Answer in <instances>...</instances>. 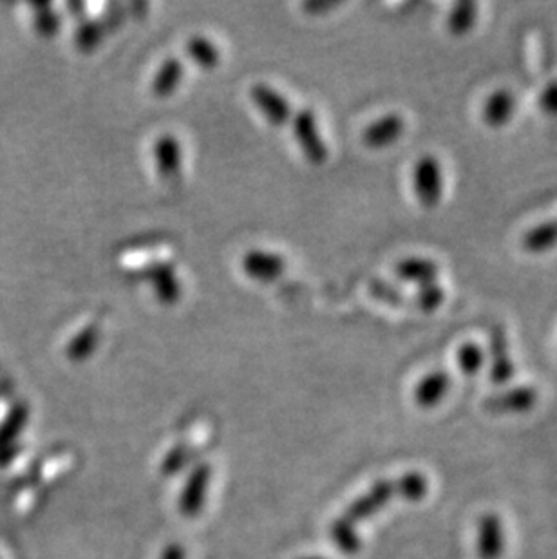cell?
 <instances>
[{"label": "cell", "instance_id": "obj_28", "mask_svg": "<svg viewBox=\"0 0 557 559\" xmlns=\"http://www.w3.org/2000/svg\"><path fill=\"white\" fill-rule=\"evenodd\" d=\"M190 453L185 449V447H176V449H172L169 455L165 456V460H163V473L165 474H174L181 471L185 464L189 462Z\"/></svg>", "mask_w": 557, "mask_h": 559}, {"label": "cell", "instance_id": "obj_33", "mask_svg": "<svg viewBox=\"0 0 557 559\" xmlns=\"http://www.w3.org/2000/svg\"><path fill=\"white\" fill-rule=\"evenodd\" d=\"M301 559H326V558H322V556H304V558Z\"/></svg>", "mask_w": 557, "mask_h": 559}, {"label": "cell", "instance_id": "obj_3", "mask_svg": "<svg viewBox=\"0 0 557 559\" xmlns=\"http://www.w3.org/2000/svg\"><path fill=\"white\" fill-rule=\"evenodd\" d=\"M293 134L299 143L304 158L312 165H322L328 160V145L322 138L319 125L312 109H303L293 116Z\"/></svg>", "mask_w": 557, "mask_h": 559}, {"label": "cell", "instance_id": "obj_32", "mask_svg": "<svg viewBox=\"0 0 557 559\" xmlns=\"http://www.w3.org/2000/svg\"><path fill=\"white\" fill-rule=\"evenodd\" d=\"M69 10L73 13V17L82 20L84 22L85 6L82 2H75V4H69Z\"/></svg>", "mask_w": 557, "mask_h": 559}, {"label": "cell", "instance_id": "obj_24", "mask_svg": "<svg viewBox=\"0 0 557 559\" xmlns=\"http://www.w3.org/2000/svg\"><path fill=\"white\" fill-rule=\"evenodd\" d=\"M105 35V28L96 20H84L76 31V46L82 51H93L100 46Z\"/></svg>", "mask_w": 557, "mask_h": 559}, {"label": "cell", "instance_id": "obj_16", "mask_svg": "<svg viewBox=\"0 0 557 559\" xmlns=\"http://www.w3.org/2000/svg\"><path fill=\"white\" fill-rule=\"evenodd\" d=\"M183 75L185 67L180 58H167L152 80V93L158 98L174 95L183 82Z\"/></svg>", "mask_w": 557, "mask_h": 559}, {"label": "cell", "instance_id": "obj_29", "mask_svg": "<svg viewBox=\"0 0 557 559\" xmlns=\"http://www.w3.org/2000/svg\"><path fill=\"white\" fill-rule=\"evenodd\" d=\"M539 109L547 116L557 118V78L548 82L539 95Z\"/></svg>", "mask_w": 557, "mask_h": 559}, {"label": "cell", "instance_id": "obj_10", "mask_svg": "<svg viewBox=\"0 0 557 559\" xmlns=\"http://www.w3.org/2000/svg\"><path fill=\"white\" fill-rule=\"evenodd\" d=\"M243 272L250 279L259 283H274L286 270V261L283 256L266 252V250H250L241 261Z\"/></svg>", "mask_w": 557, "mask_h": 559}, {"label": "cell", "instance_id": "obj_14", "mask_svg": "<svg viewBox=\"0 0 557 559\" xmlns=\"http://www.w3.org/2000/svg\"><path fill=\"white\" fill-rule=\"evenodd\" d=\"M489 355H491V370L489 379L496 386L507 384L514 377V362L510 359L509 341L503 330L491 333V344H489Z\"/></svg>", "mask_w": 557, "mask_h": 559}, {"label": "cell", "instance_id": "obj_15", "mask_svg": "<svg viewBox=\"0 0 557 559\" xmlns=\"http://www.w3.org/2000/svg\"><path fill=\"white\" fill-rule=\"evenodd\" d=\"M397 277L400 281H406L411 285L425 286L431 283H438V275H440V266L435 261L427 259V257H406L398 263Z\"/></svg>", "mask_w": 557, "mask_h": 559}, {"label": "cell", "instance_id": "obj_2", "mask_svg": "<svg viewBox=\"0 0 557 559\" xmlns=\"http://www.w3.org/2000/svg\"><path fill=\"white\" fill-rule=\"evenodd\" d=\"M397 498L402 500V489L398 480H380L371 485L366 493L360 494L357 500H353L340 518L357 527V523L373 518L377 512L386 509V505Z\"/></svg>", "mask_w": 557, "mask_h": 559}, {"label": "cell", "instance_id": "obj_26", "mask_svg": "<svg viewBox=\"0 0 557 559\" xmlns=\"http://www.w3.org/2000/svg\"><path fill=\"white\" fill-rule=\"evenodd\" d=\"M369 292L373 294L375 299L382 301V303L389 304V306H400L404 304V295L398 292L397 288L384 283V281H373L369 285Z\"/></svg>", "mask_w": 557, "mask_h": 559}, {"label": "cell", "instance_id": "obj_25", "mask_svg": "<svg viewBox=\"0 0 557 559\" xmlns=\"http://www.w3.org/2000/svg\"><path fill=\"white\" fill-rule=\"evenodd\" d=\"M445 292L442 286L438 283H431V285L418 286L415 295V304L418 310L424 313H433L444 304Z\"/></svg>", "mask_w": 557, "mask_h": 559}, {"label": "cell", "instance_id": "obj_12", "mask_svg": "<svg viewBox=\"0 0 557 559\" xmlns=\"http://www.w3.org/2000/svg\"><path fill=\"white\" fill-rule=\"evenodd\" d=\"M451 375L445 370L429 371L422 379L418 380L415 386L416 406L422 409H433L447 397L449 389H451Z\"/></svg>", "mask_w": 557, "mask_h": 559}, {"label": "cell", "instance_id": "obj_5", "mask_svg": "<svg viewBox=\"0 0 557 559\" xmlns=\"http://www.w3.org/2000/svg\"><path fill=\"white\" fill-rule=\"evenodd\" d=\"M538 402V391L530 386H520L498 393L483 402V408L494 415H520L529 413Z\"/></svg>", "mask_w": 557, "mask_h": 559}, {"label": "cell", "instance_id": "obj_19", "mask_svg": "<svg viewBox=\"0 0 557 559\" xmlns=\"http://www.w3.org/2000/svg\"><path fill=\"white\" fill-rule=\"evenodd\" d=\"M100 344V330L95 324L85 326L82 332L75 335L69 344H67V357L71 361L84 362L95 355Z\"/></svg>", "mask_w": 557, "mask_h": 559}, {"label": "cell", "instance_id": "obj_23", "mask_svg": "<svg viewBox=\"0 0 557 559\" xmlns=\"http://www.w3.org/2000/svg\"><path fill=\"white\" fill-rule=\"evenodd\" d=\"M398 484L402 489V500H406V502H420L429 493V480L425 478V474L418 473V471H411V473L400 476Z\"/></svg>", "mask_w": 557, "mask_h": 559}, {"label": "cell", "instance_id": "obj_6", "mask_svg": "<svg viewBox=\"0 0 557 559\" xmlns=\"http://www.w3.org/2000/svg\"><path fill=\"white\" fill-rule=\"evenodd\" d=\"M143 279L152 286L154 295L163 304H176L181 299L183 288L174 266L169 263H152L143 270Z\"/></svg>", "mask_w": 557, "mask_h": 559}, {"label": "cell", "instance_id": "obj_27", "mask_svg": "<svg viewBox=\"0 0 557 559\" xmlns=\"http://www.w3.org/2000/svg\"><path fill=\"white\" fill-rule=\"evenodd\" d=\"M60 20L57 15L51 11L49 6H40L37 13V28L42 35L46 37H53L58 31Z\"/></svg>", "mask_w": 557, "mask_h": 559}, {"label": "cell", "instance_id": "obj_1", "mask_svg": "<svg viewBox=\"0 0 557 559\" xmlns=\"http://www.w3.org/2000/svg\"><path fill=\"white\" fill-rule=\"evenodd\" d=\"M444 167L433 154H424L413 167V190L424 209H436L444 198Z\"/></svg>", "mask_w": 557, "mask_h": 559}, {"label": "cell", "instance_id": "obj_4", "mask_svg": "<svg viewBox=\"0 0 557 559\" xmlns=\"http://www.w3.org/2000/svg\"><path fill=\"white\" fill-rule=\"evenodd\" d=\"M212 482V467L208 464H198L190 471L180 494V512L187 518H196L205 509L208 489Z\"/></svg>", "mask_w": 557, "mask_h": 559}, {"label": "cell", "instance_id": "obj_9", "mask_svg": "<svg viewBox=\"0 0 557 559\" xmlns=\"http://www.w3.org/2000/svg\"><path fill=\"white\" fill-rule=\"evenodd\" d=\"M152 156H154V165H156V171L161 180L176 181L180 178L181 167H183V149L176 136H172V134L160 136L154 142Z\"/></svg>", "mask_w": 557, "mask_h": 559}, {"label": "cell", "instance_id": "obj_7", "mask_svg": "<svg viewBox=\"0 0 557 559\" xmlns=\"http://www.w3.org/2000/svg\"><path fill=\"white\" fill-rule=\"evenodd\" d=\"M505 552V531L498 514L487 512L478 520L476 554L480 559H500Z\"/></svg>", "mask_w": 557, "mask_h": 559}, {"label": "cell", "instance_id": "obj_30", "mask_svg": "<svg viewBox=\"0 0 557 559\" xmlns=\"http://www.w3.org/2000/svg\"><path fill=\"white\" fill-rule=\"evenodd\" d=\"M185 549L180 543H169L165 549L161 550L160 559H185Z\"/></svg>", "mask_w": 557, "mask_h": 559}, {"label": "cell", "instance_id": "obj_18", "mask_svg": "<svg viewBox=\"0 0 557 559\" xmlns=\"http://www.w3.org/2000/svg\"><path fill=\"white\" fill-rule=\"evenodd\" d=\"M557 247V221H543L523 236V248L529 254H547Z\"/></svg>", "mask_w": 557, "mask_h": 559}, {"label": "cell", "instance_id": "obj_22", "mask_svg": "<svg viewBox=\"0 0 557 559\" xmlns=\"http://www.w3.org/2000/svg\"><path fill=\"white\" fill-rule=\"evenodd\" d=\"M456 364L467 377H474L485 368L487 364V351L483 350L478 342L469 341L460 346L456 353Z\"/></svg>", "mask_w": 557, "mask_h": 559}, {"label": "cell", "instance_id": "obj_17", "mask_svg": "<svg viewBox=\"0 0 557 559\" xmlns=\"http://www.w3.org/2000/svg\"><path fill=\"white\" fill-rule=\"evenodd\" d=\"M476 22H478V4L471 0H462L456 2L449 11L445 26L454 37H465L467 33L473 31Z\"/></svg>", "mask_w": 557, "mask_h": 559}, {"label": "cell", "instance_id": "obj_13", "mask_svg": "<svg viewBox=\"0 0 557 559\" xmlns=\"http://www.w3.org/2000/svg\"><path fill=\"white\" fill-rule=\"evenodd\" d=\"M518 109V98L509 89H498L483 104V122L492 129H501L512 122Z\"/></svg>", "mask_w": 557, "mask_h": 559}, {"label": "cell", "instance_id": "obj_31", "mask_svg": "<svg viewBox=\"0 0 557 559\" xmlns=\"http://www.w3.org/2000/svg\"><path fill=\"white\" fill-rule=\"evenodd\" d=\"M333 8H337V2H308V4H304V11H308L310 15H321V13H326Z\"/></svg>", "mask_w": 557, "mask_h": 559}, {"label": "cell", "instance_id": "obj_11", "mask_svg": "<svg viewBox=\"0 0 557 559\" xmlns=\"http://www.w3.org/2000/svg\"><path fill=\"white\" fill-rule=\"evenodd\" d=\"M406 133V120L397 113H389L364 129L362 140L369 149H388Z\"/></svg>", "mask_w": 557, "mask_h": 559}, {"label": "cell", "instance_id": "obj_21", "mask_svg": "<svg viewBox=\"0 0 557 559\" xmlns=\"http://www.w3.org/2000/svg\"><path fill=\"white\" fill-rule=\"evenodd\" d=\"M330 536L331 541L335 543V547L346 556L357 554L360 545H362L357 527L346 522L344 518H337L335 522L331 523Z\"/></svg>", "mask_w": 557, "mask_h": 559}, {"label": "cell", "instance_id": "obj_20", "mask_svg": "<svg viewBox=\"0 0 557 559\" xmlns=\"http://www.w3.org/2000/svg\"><path fill=\"white\" fill-rule=\"evenodd\" d=\"M187 55L192 58L194 64L203 69H214L221 62V51L216 48L212 40L205 37H192L187 42Z\"/></svg>", "mask_w": 557, "mask_h": 559}, {"label": "cell", "instance_id": "obj_8", "mask_svg": "<svg viewBox=\"0 0 557 559\" xmlns=\"http://www.w3.org/2000/svg\"><path fill=\"white\" fill-rule=\"evenodd\" d=\"M250 98L259 109V113L275 127H281L292 120V107L288 104V100L272 87L266 84H255L250 89Z\"/></svg>", "mask_w": 557, "mask_h": 559}]
</instances>
